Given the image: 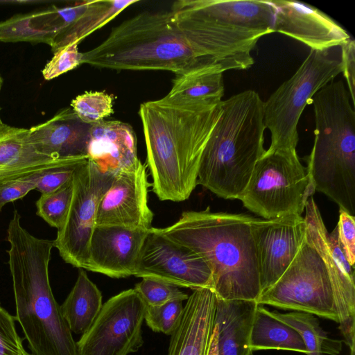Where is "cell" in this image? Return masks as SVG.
<instances>
[{"instance_id":"1","label":"cell","mask_w":355,"mask_h":355,"mask_svg":"<svg viewBox=\"0 0 355 355\" xmlns=\"http://www.w3.org/2000/svg\"><path fill=\"white\" fill-rule=\"evenodd\" d=\"M222 101L175 103L162 98L141 104L146 166L153 191L160 200H186L197 186L201 157L220 116Z\"/></svg>"},{"instance_id":"2","label":"cell","mask_w":355,"mask_h":355,"mask_svg":"<svg viewBox=\"0 0 355 355\" xmlns=\"http://www.w3.org/2000/svg\"><path fill=\"white\" fill-rule=\"evenodd\" d=\"M259 218L244 214L187 211L171 226L156 228L201 256L213 277V291L225 300H254L261 286L254 227Z\"/></svg>"},{"instance_id":"3","label":"cell","mask_w":355,"mask_h":355,"mask_svg":"<svg viewBox=\"0 0 355 355\" xmlns=\"http://www.w3.org/2000/svg\"><path fill=\"white\" fill-rule=\"evenodd\" d=\"M20 219L15 211L7 230L15 320L34 355H78L76 342L50 285L49 264L53 241L32 235Z\"/></svg>"},{"instance_id":"4","label":"cell","mask_w":355,"mask_h":355,"mask_svg":"<svg viewBox=\"0 0 355 355\" xmlns=\"http://www.w3.org/2000/svg\"><path fill=\"white\" fill-rule=\"evenodd\" d=\"M221 107L201 157L197 185L224 199H239L266 150L263 101L248 89L223 101Z\"/></svg>"},{"instance_id":"5","label":"cell","mask_w":355,"mask_h":355,"mask_svg":"<svg viewBox=\"0 0 355 355\" xmlns=\"http://www.w3.org/2000/svg\"><path fill=\"white\" fill-rule=\"evenodd\" d=\"M81 64L175 75L209 66L223 70L194 49L174 25L169 11H144L123 21L99 45L82 53Z\"/></svg>"},{"instance_id":"6","label":"cell","mask_w":355,"mask_h":355,"mask_svg":"<svg viewBox=\"0 0 355 355\" xmlns=\"http://www.w3.org/2000/svg\"><path fill=\"white\" fill-rule=\"evenodd\" d=\"M342 70L340 46L311 49L295 73L263 101L264 124L270 133L268 149H296L304 108Z\"/></svg>"},{"instance_id":"7","label":"cell","mask_w":355,"mask_h":355,"mask_svg":"<svg viewBox=\"0 0 355 355\" xmlns=\"http://www.w3.org/2000/svg\"><path fill=\"white\" fill-rule=\"evenodd\" d=\"M313 189L296 149H267L257 162L240 200L263 219L302 215Z\"/></svg>"},{"instance_id":"8","label":"cell","mask_w":355,"mask_h":355,"mask_svg":"<svg viewBox=\"0 0 355 355\" xmlns=\"http://www.w3.org/2000/svg\"><path fill=\"white\" fill-rule=\"evenodd\" d=\"M258 304L313 314L338 323L326 256L311 230L279 279L257 300Z\"/></svg>"},{"instance_id":"9","label":"cell","mask_w":355,"mask_h":355,"mask_svg":"<svg viewBox=\"0 0 355 355\" xmlns=\"http://www.w3.org/2000/svg\"><path fill=\"white\" fill-rule=\"evenodd\" d=\"M114 174L115 171L105 168L89 158L73 173L71 205L53 244L66 263L79 269H87L90 239L96 227L98 207Z\"/></svg>"},{"instance_id":"10","label":"cell","mask_w":355,"mask_h":355,"mask_svg":"<svg viewBox=\"0 0 355 355\" xmlns=\"http://www.w3.org/2000/svg\"><path fill=\"white\" fill-rule=\"evenodd\" d=\"M147 305L134 288L110 297L76 342L78 355H128L143 345Z\"/></svg>"},{"instance_id":"11","label":"cell","mask_w":355,"mask_h":355,"mask_svg":"<svg viewBox=\"0 0 355 355\" xmlns=\"http://www.w3.org/2000/svg\"><path fill=\"white\" fill-rule=\"evenodd\" d=\"M171 19L194 49L224 71L243 70L254 62L251 52L260 33L220 24L189 10L179 1L169 10Z\"/></svg>"},{"instance_id":"12","label":"cell","mask_w":355,"mask_h":355,"mask_svg":"<svg viewBox=\"0 0 355 355\" xmlns=\"http://www.w3.org/2000/svg\"><path fill=\"white\" fill-rule=\"evenodd\" d=\"M164 282L178 287L213 291L211 270L205 260L152 227L139 256L134 275Z\"/></svg>"},{"instance_id":"13","label":"cell","mask_w":355,"mask_h":355,"mask_svg":"<svg viewBox=\"0 0 355 355\" xmlns=\"http://www.w3.org/2000/svg\"><path fill=\"white\" fill-rule=\"evenodd\" d=\"M146 167L139 159L115 172L99 202L96 226H117L142 231L153 227V213L148 206L151 183Z\"/></svg>"},{"instance_id":"14","label":"cell","mask_w":355,"mask_h":355,"mask_svg":"<svg viewBox=\"0 0 355 355\" xmlns=\"http://www.w3.org/2000/svg\"><path fill=\"white\" fill-rule=\"evenodd\" d=\"M306 234L302 215L259 218L254 227L261 294L272 286L291 264ZM260 294V295H261Z\"/></svg>"},{"instance_id":"15","label":"cell","mask_w":355,"mask_h":355,"mask_svg":"<svg viewBox=\"0 0 355 355\" xmlns=\"http://www.w3.org/2000/svg\"><path fill=\"white\" fill-rule=\"evenodd\" d=\"M269 1L273 10V33L289 36L313 50L340 46L351 38L343 26L311 5L289 0Z\"/></svg>"},{"instance_id":"16","label":"cell","mask_w":355,"mask_h":355,"mask_svg":"<svg viewBox=\"0 0 355 355\" xmlns=\"http://www.w3.org/2000/svg\"><path fill=\"white\" fill-rule=\"evenodd\" d=\"M148 231L96 226L90 239L87 270L116 279L133 275Z\"/></svg>"},{"instance_id":"17","label":"cell","mask_w":355,"mask_h":355,"mask_svg":"<svg viewBox=\"0 0 355 355\" xmlns=\"http://www.w3.org/2000/svg\"><path fill=\"white\" fill-rule=\"evenodd\" d=\"M216 296L210 288L189 295L171 340L167 355H207L215 326Z\"/></svg>"},{"instance_id":"18","label":"cell","mask_w":355,"mask_h":355,"mask_svg":"<svg viewBox=\"0 0 355 355\" xmlns=\"http://www.w3.org/2000/svg\"><path fill=\"white\" fill-rule=\"evenodd\" d=\"M91 125L67 107L28 129V139L39 153L53 158L88 157Z\"/></svg>"},{"instance_id":"19","label":"cell","mask_w":355,"mask_h":355,"mask_svg":"<svg viewBox=\"0 0 355 355\" xmlns=\"http://www.w3.org/2000/svg\"><path fill=\"white\" fill-rule=\"evenodd\" d=\"M304 209L305 222L314 230L328 261L339 329L349 349V355H355L354 276L345 272L331 254L327 242L328 232L313 197L309 198Z\"/></svg>"},{"instance_id":"20","label":"cell","mask_w":355,"mask_h":355,"mask_svg":"<svg viewBox=\"0 0 355 355\" xmlns=\"http://www.w3.org/2000/svg\"><path fill=\"white\" fill-rule=\"evenodd\" d=\"M89 1L76 2L63 8L17 15L0 22V42H44L53 40L86 10Z\"/></svg>"},{"instance_id":"21","label":"cell","mask_w":355,"mask_h":355,"mask_svg":"<svg viewBox=\"0 0 355 355\" xmlns=\"http://www.w3.org/2000/svg\"><path fill=\"white\" fill-rule=\"evenodd\" d=\"M179 1L193 13L222 25L263 35L273 33V10L269 1Z\"/></svg>"},{"instance_id":"22","label":"cell","mask_w":355,"mask_h":355,"mask_svg":"<svg viewBox=\"0 0 355 355\" xmlns=\"http://www.w3.org/2000/svg\"><path fill=\"white\" fill-rule=\"evenodd\" d=\"M88 157L55 159L39 153L28 139V129L7 125L0 137V183L82 162Z\"/></svg>"},{"instance_id":"23","label":"cell","mask_w":355,"mask_h":355,"mask_svg":"<svg viewBox=\"0 0 355 355\" xmlns=\"http://www.w3.org/2000/svg\"><path fill=\"white\" fill-rule=\"evenodd\" d=\"M87 156L105 168L115 172L135 162L139 158L134 130L119 121L103 120L92 124Z\"/></svg>"},{"instance_id":"24","label":"cell","mask_w":355,"mask_h":355,"mask_svg":"<svg viewBox=\"0 0 355 355\" xmlns=\"http://www.w3.org/2000/svg\"><path fill=\"white\" fill-rule=\"evenodd\" d=\"M258 304L254 300L216 297L218 355H250V338Z\"/></svg>"},{"instance_id":"25","label":"cell","mask_w":355,"mask_h":355,"mask_svg":"<svg viewBox=\"0 0 355 355\" xmlns=\"http://www.w3.org/2000/svg\"><path fill=\"white\" fill-rule=\"evenodd\" d=\"M218 67L194 69L175 75L170 92L163 98L175 103H218L224 95L223 73Z\"/></svg>"},{"instance_id":"26","label":"cell","mask_w":355,"mask_h":355,"mask_svg":"<svg viewBox=\"0 0 355 355\" xmlns=\"http://www.w3.org/2000/svg\"><path fill=\"white\" fill-rule=\"evenodd\" d=\"M103 306L102 294L80 269L76 282L60 307L62 315L69 329L83 335L94 322Z\"/></svg>"},{"instance_id":"27","label":"cell","mask_w":355,"mask_h":355,"mask_svg":"<svg viewBox=\"0 0 355 355\" xmlns=\"http://www.w3.org/2000/svg\"><path fill=\"white\" fill-rule=\"evenodd\" d=\"M137 0L90 1L84 12L66 30L60 33L51 45L55 53L59 49L72 43H79L95 31L102 28L115 18L127 7Z\"/></svg>"},{"instance_id":"28","label":"cell","mask_w":355,"mask_h":355,"mask_svg":"<svg viewBox=\"0 0 355 355\" xmlns=\"http://www.w3.org/2000/svg\"><path fill=\"white\" fill-rule=\"evenodd\" d=\"M250 349L259 350H288L307 353L299 334L291 327L269 315L263 305L258 304L253 320Z\"/></svg>"},{"instance_id":"29","label":"cell","mask_w":355,"mask_h":355,"mask_svg":"<svg viewBox=\"0 0 355 355\" xmlns=\"http://www.w3.org/2000/svg\"><path fill=\"white\" fill-rule=\"evenodd\" d=\"M264 311L299 334L306 346V355L340 354L343 340L330 338L314 315L300 311L282 313L269 311L265 307Z\"/></svg>"},{"instance_id":"30","label":"cell","mask_w":355,"mask_h":355,"mask_svg":"<svg viewBox=\"0 0 355 355\" xmlns=\"http://www.w3.org/2000/svg\"><path fill=\"white\" fill-rule=\"evenodd\" d=\"M72 195V180L53 192L42 194L36 202L37 214L58 230L66 220Z\"/></svg>"},{"instance_id":"31","label":"cell","mask_w":355,"mask_h":355,"mask_svg":"<svg viewBox=\"0 0 355 355\" xmlns=\"http://www.w3.org/2000/svg\"><path fill=\"white\" fill-rule=\"evenodd\" d=\"M112 102V96L105 92H87L73 99L71 106L80 120L92 125L113 113Z\"/></svg>"},{"instance_id":"32","label":"cell","mask_w":355,"mask_h":355,"mask_svg":"<svg viewBox=\"0 0 355 355\" xmlns=\"http://www.w3.org/2000/svg\"><path fill=\"white\" fill-rule=\"evenodd\" d=\"M134 289L147 306H155L174 300H187L189 295L179 287L157 279L141 278Z\"/></svg>"},{"instance_id":"33","label":"cell","mask_w":355,"mask_h":355,"mask_svg":"<svg viewBox=\"0 0 355 355\" xmlns=\"http://www.w3.org/2000/svg\"><path fill=\"white\" fill-rule=\"evenodd\" d=\"M182 301L174 300L166 304L147 306L144 320L154 331L171 335L174 331L183 311Z\"/></svg>"},{"instance_id":"34","label":"cell","mask_w":355,"mask_h":355,"mask_svg":"<svg viewBox=\"0 0 355 355\" xmlns=\"http://www.w3.org/2000/svg\"><path fill=\"white\" fill-rule=\"evenodd\" d=\"M78 43H72L54 53L53 58L42 71L45 80L57 78L81 64L82 53L78 51Z\"/></svg>"},{"instance_id":"35","label":"cell","mask_w":355,"mask_h":355,"mask_svg":"<svg viewBox=\"0 0 355 355\" xmlns=\"http://www.w3.org/2000/svg\"><path fill=\"white\" fill-rule=\"evenodd\" d=\"M15 320L0 303V355H21L24 346L15 327Z\"/></svg>"},{"instance_id":"36","label":"cell","mask_w":355,"mask_h":355,"mask_svg":"<svg viewBox=\"0 0 355 355\" xmlns=\"http://www.w3.org/2000/svg\"><path fill=\"white\" fill-rule=\"evenodd\" d=\"M42 173L22 176L1 182L0 209L6 204L21 198L31 191L35 189Z\"/></svg>"},{"instance_id":"37","label":"cell","mask_w":355,"mask_h":355,"mask_svg":"<svg viewBox=\"0 0 355 355\" xmlns=\"http://www.w3.org/2000/svg\"><path fill=\"white\" fill-rule=\"evenodd\" d=\"M87 159L42 172L37 181L35 189L42 194H45L60 189L72 180L76 168Z\"/></svg>"},{"instance_id":"38","label":"cell","mask_w":355,"mask_h":355,"mask_svg":"<svg viewBox=\"0 0 355 355\" xmlns=\"http://www.w3.org/2000/svg\"><path fill=\"white\" fill-rule=\"evenodd\" d=\"M339 219L336 226L339 243L351 266L355 263V217L339 209Z\"/></svg>"},{"instance_id":"39","label":"cell","mask_w":355,"mask_h":355,"mask_svg":"<svg viewBox=\"0 0 355 355\" xmlns=\"http://www.w3.org/2000/svg\"><path fill=\"white\" fill-rule=\"evenodd\" d=\"M342 73L347 84L348 92L354 107L355 104V42L349 38L340 46Z\"/></svg>"},{"instance_id":"40","label":"cell","mask_w":355,"mask_h":355,"mask_svg":"<svg viewBox=\"0 0 355 355\" xmlns=\"http://www.w3.org/2000/svg\"><path fill=\"white\" fill-rule=\"evenodd\" d=\"M327 242L330 252L336 261L345 272L354 276V268L351 266L349 263L344 251L339 243L336 227H335L331 233H328Z\"/></svg>"},{"instance_id":"41","label":"cell","mask_w":355,"mask_h":355,"mask_svg":"<svg viewBox=\"0 0 355 355\" xmlns=\"http://www.w3.org/2000/svg\"><path fill=\"white\" fill-rule=\"evenodd\" d=\"M207 355H218V327L215 323L213 333L211 337V340L209 346V349Z\"/></svg>"},{"instance_id":"42","label":"cell","mask_w":355,"mask_h":355,"mask_svg":"<svg viewBox=\"0 0 355 355\" xmlns=\"http://www.w3.org/2000/svg\"><path fill=\"white\" fill-rule=\"evenodd\" d=\"M2 85H3V79H2L1 76H0V93H1ZM0 110H1V108H0ZM5 125L6 124L3 123L1 118V115H0V131L4 128Z\"/></svg>"},{"instance_id":"43","label":"cell","mask_w":355,"mask_h":355,"mask_svg":"<svg viewBox=\"0 0 355 355\" xmlns=\"http://www.w3.org/2000/svg\"><path fill=\"white\" fill-rule=\"evenodd\" d=\"M7 125L6 124L4 128L0 131V137L1 135L3 134V132H4L6 128Z\"/></svg>"},{"instance_id":"44","label":"cell","mask_w":355,"mask_h":355,"mask_svg":"<svg viewBox=\"0 0 355 355\" xmlns=\"http://www.w3.org/2000/svg\"><path fill=\"white\" fill-rule=\"evenodd\" d=\"M250 355H253V353H251Z\"/></svg>"}]
</instances>
